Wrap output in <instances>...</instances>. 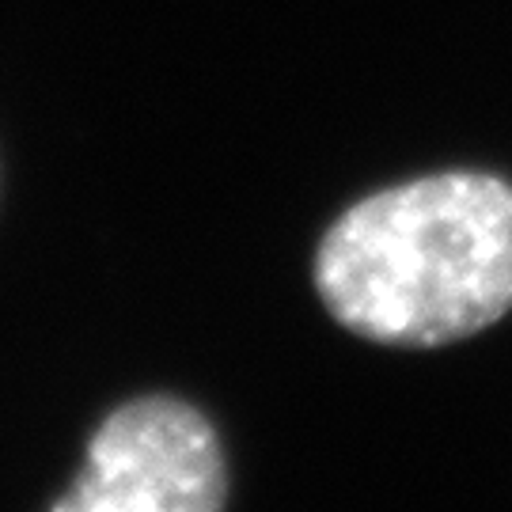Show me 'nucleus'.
Segmentation results:
<instances>
[{
  "label": "nucleus",
  "instance_id": "obj_1",
  "mask_svg": "<svg viewBox=\"0 0 512 512\" xmlns=\"http://www.w3.org/2000/svg\"><path fill=\"white\" fill-rule=\"evenodd\" d=\"M323 308L357 338L440 349L512 311V183L437 171L349 205L315 251Z\"/></svg>",
  "mask_w": 512,
  "mask_h": 512
},
{
  "label": "nucleus",
  "instance_id": "obj_2",
  "mask_svg": "<svg viewBox=\"0 0 512 512\" xmlns=\"http://www.w3.org/2000/svg\"><path fill=\"white\" fill-rule=\"evenodd\" d=\"M228 501V463L198 406L145 395L95 429L88 467L57 512H217Z\"/></svg>",
  "mask_w": 512,
  "mask_h": 512
}]
</instances>
